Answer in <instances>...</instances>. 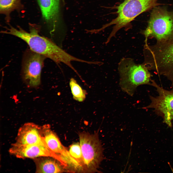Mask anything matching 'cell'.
<instances>
[{
    "label": "cell",
    "instance_id": "1",
    "mask_svg": "<svg viewBox=\"0 0 173 173\" xmlns=\"http://www.w3.org/2000/svg\"><path fill=\"white\" fill-rule=\"evenodd\" d=\"M40 28L38 25L30 24V32H28L19 26L17 29L10 25L8 27H6V30L1 33L20 38L27 43L32 51L50 59L56 63H63L74 70L71 62H79L80 59L67 53L50 39L40 35Z\"/></svg>",
    "mask_w": 173,
    "mask_h": 173
},
{
    "label": "cell",
    "instance_id": "2",
    "mask_svg": "<svg viewBox=\"0 0 173 173\" xmlns=\"http://www.w3.org/2000/svg\"><path fill=\"white\" fill-rule=\"evenodd\" d=\"M145 43L143 63L149 70L167 77L173 84V39L152 45Z\"/></svg>",
    "mask_w": 173,
    "mask_h": 173
},
{
    "label": "cell",
    "instance_id": "3",
    "mask_svg": "<svg viewBox=\"0 0 173 173\" xmlns=\"http://www.w3.org/2000/svg\"><path fill=\"white\" fill-rule=\"evenodd\" d=\"M158 0H124L117 7V16L110 23L99 29L101 31L107 27L114 25L106 41L109 42L117 32L123 28L127 27L137 16L161 4Z\"/></svg>",
    "mask_w": 173,
    "mask_h": 173
},
{
    "label": "cell",
    "instance_id": "4",
    "mask_svg": "<svg viewBox=\"0 0 173 173\" xmlns=\"http://www.w3.org/2000/svg\"><path fill=\"white\" fill-rule=\"evenodd\" d=\"M119 85L122 90L132 96L137 87L140 85H150L151 75L143 64H137L130 58H123L118 64Z\"/></svg>",
    "mask_w": 173,
    "mask_h": 173
},
{
    "label": "cell",
    "instance_id": "5",
    "mask_svg": "<svg viewBox=\"0 0 173 173\" xmlns=\"http://www.w3.org/2000/svg\"><path fill=\"white\" fill-rule=\"evenodd\" d=\"M142 34L145 37L155 38L157 42L173 39V10L169 11L164 7L156 6L152 9L148 25Z\"/></svg>",
    "mask_w": 173,
    "mask_h": 173
},
{
    "label": "cell",
    "instance_id": "6",
    "mask_svg": "<svg viewBox=\"0 0 173 173\" xmlns=\"http://www.w3.org/2000/svg\"><path fill=\"white\" fill-rule=\"evenodd\" d=\"M79 136L85 172H98L100 163L104 159V149L98 133L91 134L86 132H81L79 133Z\"/></svg>",
    "mask_w": 173,
    "mask_h": 173
},
{
    "label": "cell",
    "instance_id": "7",
    "mask_svg": "<svg viewBox=\"0 0 173 173\" xmlns=\"http://www.w3.org/2000/svg\"><path fill=\"white\" fill-rule=\"evenodd\" d=\"M150 85L156 88L158 95L150 96L151 103L143 108L153 109L156 114L163 118L164 123L171 127L173 120V84L170 90L163 88L153 80H151Z\"/></svg>",
    "mask_w": 173,
    "mask_h": 173
},
{
    "label": "cell",
    "instance_id": "8",
    "mask_svg": "<svg viewBox=\"0 0 173 173\" xmlns=\"http://www.w3.org/2000/svg\"><path fill=\"white\" fill-rule=\"evenodd\" d=\"M45 58L31 49L25 54L22 62V75L24 81L29 86L36 87L40 84L41 70Z\"/></svg>",
    "mask_w": 173,
    "mask_h": 173
},
{
    "label": "cell",
    "instance_id": "9",
    "mask_svg": "<svg viewBox=\"0 0 173 173\" xmlns=\"http://www.w3.org/2000/svg\"><path fill=\"white\" fill-rule=\"evenodd\" d=\"M9 152L20 158L35 159L41 157H49L60 162L61 161L59 156L49 149L43 141L39 143L27 145H17L13 143L9 149Z\"/></svg>",
    "mask_w": 173,
    "mask_h": 173
},
{
    "label": "cell",
    "instance_id": "10",
    "mask_svg": "<svg viewBox=\"0 0 173 173\" xmlns=\"http://www.w3.org/2000/svg\"><path fill=\"white\" fill-rule=\"evenodd\" d=\"M43 141L41 136V126L31 122L25 124L19 129L15 142L17 145L37 143Z\"/></svg>",
    "mask_w": 173,
    "mask_h": 173
},
{
    "label": "cell",
    "instance_id": "11",
    "mask_svg": "<svg viewBox=\"0 0 173 173\" xmlns=\"http://www.w3.org/2000/svg\"><path fill=\"white\" fill-rule=\"evenodd\" d=\"M42 17L50 26L52 31L55 29L59 12V0H37Z\"/></svg>",
    "mask_w": 173,
    "mask_h": 173
},
{
    "label": "cell",
    "instance_id": "12",
    "mask_svg": "<svg viewBox=\"0 0 173 173\" xmlns=\"http://www.w3.org/2000/svg\"><path fill=\"white\" fill-rule=\"evenodd\" d=\"M41 136L46 145L53 153L62 158L66 157L68 153L62 144L56 134L52 131L48 124L41 126Z\"/></svg>",
    "mask_w": 173,
    "mask_h": 173
},
{
    "label": "cell",
    "instance_id": "13",
    "mask_svg": "<svg viewBox=\"0 0 173 173\" xmlns=\"http://www.w3.org/2000/svg\"><path fill=\"white\" fill-rule=\"evenodd\" d=\"M49 157H41L35 158L37 173H61L63 168L56 161Z\"/></svg>",
    "mask_w": 173,
    "mask_h": 173
},
{
    "label": "cell",
    "instance_id": "14",
    "mask_svg": "<svg viewBox=\"0 0 173 173\" xmlns=\"http://www.w3.org/2000/svg\"><path fill=\"white\" fill-rule=\"evenodd\" d=\"M21 0H0V13L5 16V19L9 23L10 21L11 13L16 10L20 12L24 8Z\"/></svg>",
    "mask_w": 173,
    "mask_h": 173
},
{
    "label": "cell",
    "instance_id": "15",
    "mask_svg": "<svg viewBox=\"0 0 173 173\" xmlns=\"http://www.w3.org/2000/svg\"><path fill=\"white\" fill-rule=\"evenodd\" d=\"M69 85L73 95V98L79 102H82L86 98V92L73 78H71L69 81Z\"/></svg>",
    "mask_w": 173,
    "mask_h": 173
},
{
    "label": "cell",
    "instance_id": "16",
    "mask_svg": "<svg viewBox=\"0 0 173 173\" xmlns=\"http://www.w3.org/2000/svg\"><path fill=\"white\" fill-rule=\"evenodd\" d=\"M68 151L71 156L78 162L85 172L83 159L80 143H76L72 144Z\"/></svg>",
    "mask_w": 173,
    "mask_h": 173
}]
</instances>
